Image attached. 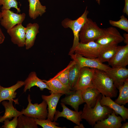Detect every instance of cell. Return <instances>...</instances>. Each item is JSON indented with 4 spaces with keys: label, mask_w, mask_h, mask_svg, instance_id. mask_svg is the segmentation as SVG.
I'll list each match as a JSON object with an SVG mask.
<instances>
[{
    "label": "cell",
    "mask_w": 128,
    "mask_h": 128,
    "mask_svg": "<svg viewBox=\"0 0 128 128\" xmlns=\"http://www.w3.org/2000/svg\"><path fill=\"white\" fill-rule=\"evenodd\" d=\"M91 87L102 95L111 98L116 97L118 91L112 79L104 71L95 69Z\"/></svg>",
    "instance_id": "1"
},
{
    "label": "cell",
    "mask_w": 128,
    "mask_h": 128,
    "mask_svg": "<svg viewBox=\"0 0 128 128\" xmlns=\"http://www.w3.org/2000/svg\"><path fill=\"white\" fill-rule=\"evenodd\" d=\"M101 97L100 94L93 107H89L85 104L82 111L81 116L82 119L85 120L92 128L97 121L106 118L113 111L107 106L101 105L100 101Z\"/></svg>",
    "instance_id": "2"
},
{
    "label": "cell",
    "mask_w": 128,
    "mask_h": 128,
    "mask_svg": "<svg viewBox=\"0 0 128 128\" xmlns=\"http://www.w3.org/2000/svg\"><path fill=\"white\" fill-rule=\"evenodd\" d=\"M105 28H100L95 22L87 18L80 32V42L85 43L95 41L105 34Z\"/></svg>",
    "instance_id": "3"
},
{
    "label": "cell",
    "mask_w": 128,
    "mask_h": 128,
    "mask_svg": "<svg viewBox=\"0 0 128 128\" xmlns=\"http://www.w3.org/2000/svg\"><path fill=\"white\" fill-rule=\"evenodd\" d=\"M89 13L87 6L82 15L76 19L73 20L68 18H66L61 22V24L64 27L70 28L72 30L73 34V43L69 52L68 55H69L74 53L75 50L80 42L79 33L82 27L87 19V16Z\"/></svg>",
    "instance_id": "4"
},
{
    "label": "cell",
    "mask_w": 128,
    "mask_h": 128,
    "mask_svg": "<svg viewBox=\"0 0 128 128\" xmlns=\"http://www.w3.org/2000/svg\"><path fill=\"white\" fill-rule=\"evenodd\" d=\"M110 46H102L94 41L85 43L79 42L74 53L87 58L95 59L98 58L102 52Z\"/></svg>",
    "instance_id": "5"
},
{
    "label": "cell",
    "mask_w": 128,
    "mask_h": 128,
    "mask_svg": "<svg viewBox=\"0 0 128 128\" xmlns=\"http://www.w3.org/2000/svg\"><path fill=\"white\" fill-rule=\"evenodd\" d=\"M28 104L26 108L23 109L22 111L23 114L34 118L44 119L47 117L48 111L47 109V103L43 100L40 104H32L31 102L30 95L29 94L27 97Z\"/></svg>",
    "instance_id": "6"
},
{
    "label": "cell",
    "mask_w": 128,
    "mask_h": 128,
    "mask_svg": "<svg viewBox=\"0 0 128 128\" xmlns=\"http://www.w3.org/2000/svg\"><path fill=\"white\" fill-rule=\"evenodd\" d=\"M124 38L115 28L110 27L105 28L104 35L95 41L103 46L118 45L123 41Z\"/></svg>",
    "instance_id": "7"
},
{
    "label": "cell",
    "mask_w": 128,
    "mask_h": 128,
    "mask_svg": "<svg viewBox=\"0 0 128 128\" xmlns=\"http://www.w3.org/2000/svg\"><path fill=\"white\" fill-rule=\"evenodd\" d=\"M71 59L81 68L88 67L94 68L105 71L110 67L101 62L98 58L91 59L84 57L77 53L69 55Z\"/></svg>",
    "instance_id": "8"
},
{
    "label": "cell",
    "mask_w": 128,
    "mask_h": 128,
    "mask_svg": "<svg viewBox=\"0 0 128 128\" xmlns=\"http://www.w3.org/2000/svg\"><path fill=\"white\" fill-rule=\"evenodd\" d=\"M1 13L0 24L7 30L18 24L22 23L26 17L24 13L18 14L9 10H2Z\"/></svg>",
    "instance_id": "9"
},
{
    "label": "cell",
    "mask_w": 128,
    "mask_h": 128,
    "mask_svg": "<svg viewBox=\"0 0 128 128\" xmlns=\"http://www.w3.org/2000/svg\"><path fill=\"white\" fill-rule=\"evenodd\" d=\"M95 69L88 67L81 68L78 80L73 90H82L91 87L92 80Z\"/></svg>",
    "instance_id": "10"
},
{
    "label": "cell",
    "mask_w": 128,
    "mask_h": 128,
    "mask_svg": "<svg viewBox=\"0 0 128 128\" xmlns=\"http://www.w3.org/2000/svg\"><path fill=\"white\" fill-rule=\"evenodd\" d=\"M118 89L128 79V69L126 67L110 68L105 71Z\"/></svg>",
    "instance_id": "11"
},
{
    "label": "cell",
    "mask_w": 128,
    "mask_h": 128,
    "mask_svg": "<svg viewBox=\"0 0 128 128\" xmlns=\"http://www.w3.org/2000/svg\"><path fill=\"white\" fill-rule=\"evenodd\" d=\"M7 32L11 37L12 42L19 47L25 46V27L22 23L18 24L7 30Z\"/></svg>",
    "instance_id": "12"
},
{
    "label": "cell",
    "mask_w": 128,
    "mask_h": 128,
    "mask_svg": "<svg viewBox=\"0 0 128 128\" xmlns=\"http://www.w3.org/2000/svg\"><path fill=\"white\" fill-rule=\"evenodd\" d=\"M108 62L112 68L126 67L128 64V45L120 46L114 56Z\"/></svg>",
    "instance_id": "13"
},
{
    "label": "cell",
    "mask_w": 128,
    "mask_h": 128,
    "mask_svg": "<svg viewBox=\"0 0 128 128\" xmlns=\"http://www.w3.org/2000/svg\"><path fill=\"white\" fill-rule=\"evenodd\" d=\"M24 81H18L14 85L11 87H5L0 85V104L2 101L6 100L12 101L15 104H18V99H14L16 96V91L24 86Z\"/></svg>",
    "instance_id": "14"
},
{
    "label": "cell",
    "mask_w": 128,
    "mask_h": 128,
    "mask_svg": "<svg viewBox=\"0 0 128 128\" xmlns=\"http://www.w3.org/2000/svg\"><path fill=\"white\" fill-rule=\"evenodd\" d=\"M60 104L63 108L62 111L60 112L56 110L54 117V121H57L59 118L62 117L70 120L77 125H79L82 121L81 117L82 111H74L69 109L63 103L61 102Z\"/></svg>",
    "instance_id": "15"
},
{
    "label": "cell",
    "mask_w": 128,
    "mask_h": 128,
    "mask_svg": "<svg viewBox=\"0 0 128 128\" xmlns=\"http://www.w3.org/2000/svg\"><path fill=\"white\" fill-rule=\"evenodd\" d=\"M102 106H106L111 109L116 113L122 118L123 121L125 122L128 119V109L124 105H120L113 101L110 97L102 95L100 101Z\"/></svg>",
    "instance_id": "16"
},
{
    "label": "cell",
    "mask_w": 128,
    "mask_h": 128,
    "mask_svg": "<svg viewBox=\"0 0 128 128\" xmlns=\"http://www.w3.org/2000/svg\"><path fill=\"white\" fill-rule=\"evenodd\" d=\"M115 112L113 110L112 113L105 119L97 121L95 124L93 128H120L123 121L120 116L116 115Z\"/></svg>",
    "instance_id": "17"
},
{
    "label": "cell",
    "mask_w": 128,
    "mask_h": 128,
    "mask_svg": "<svg viewBox=\"0 0 128 128\" xmlns=\"http://www.w3.org/2000/svg\"><path fill=\"white\" fill-rule=\"evenodd\" d=\"M24 88L23 91L26 92L27 90L30 91L31 88L35 86H37L42 91L44 88H46L50 90V89L45 82L38 78L36 72L34 71L31 72L28 77L24 81Z\"/></svg>",
    "instance_id": "18"
},
{
    "label": "cell",
    "mask_w": 128,
    "mask_h": 128,
    "mask_svg": "<svg viewBox=\"0 0 128 128\" xmlns=\"http://www.w3.org/2000/svg\"><path fill=\"white\" fill-rule=\"evenodd\" d=\"M42 80L50 88V92L51 94L60 93L67 95L75 91H71L72 90L71 88L65 86L58 79L54 77L48 80Z\"/></svg>",
    "instance_id": "19"
},
{
    "label": "cell",
    "mask_w": 128,
    "mask_h": 128,
    "mask_svg": "<svg viewBox=\"0 0 128 128\" xmlns=\"http://www.w3.org/2000/svg\"><path fill=\"white\" fill-rule=\"evenodd\" d=\"M61 100L64 104L70 105L75 111H78L79 105L84 103L82 96V90H77L68 95Z\"/></svg>",
    "instance_id": "20"
},
{
    "label": "cell",
    "mask_w": 128,
    "mask_h": 128,
    "mask_svg": "<svg viewBox=\"0 0 128 128\" xmlns=\"http://www.w3.org/2000/svg\"><path fill=\"white\" fill-rule=\"evenodd\" d=\"M64 94L62 93H51L49 96L41 95L43 100L46 102L48 105V114L47 119L51 121L54 120V117L57 103L61 96Z\"/></svg>",
    "instance_id": "21"
},
{
    "label": "cell",
    "mask_w": 128,
    "mask_h": 128,
    "mask_svg": "<svg viewBox=\"0 0 128 128\" xmlns=\"http://www.w3.org/2000/svg\"><path fill=\"white\" fill-rule=\"evenodd\" d=\"M39 26L37 23L28 24L25 27V46L28 50L34 45L37 35L39 32Z\"/></svg>",
    "instance_id": "22"
},
{
    "label": "cell",
    "mask_w": 128,
    "mask_h": 128,
    "mask_svg": "<svg viewBox=\"0 0 128 128\" xmlns=\"http://www.w3.org/2000/svg\"><path fill=\"white\" fill-rule=\"evenodd\" d=\"M101 94L95 89L89 87L82 90V96L84 102L90 107L95 105L97 98Z\"/></svg>",
    "instance_id": "23"
},
{
    "label": "cell",
    "mask_w": 128,
    "mask_h": 128,
    "mask_svg": "<svg viewBox=\"0 0 128 128\" xmlns=\"http://www.w3.org/2000/svg\"><path fill=\"white\" fill-rule=\"evenodd\" d=\"M29 2V15L33 19L41 16L46 11V6L41 5L39 0H28Z\"/></svg>",
    "instance_id": "24"
},
{
    "label": "cell",
    "mask_w": 128,
    "mask_h": 128,
    "mask_svg": "<svg viewBox=\"0 0 128 128\" xmlns=\"http://www.w3.org/2000/svg\"><path fill=\"white\" fill-rule=\"evenodd\" d=\"M14 101L12 100L8 102L4 101H2V104L5 109V112L3 116H0L2 122L6 119H11L12 118L18 117L23 112L21 111H20L18 110L14 107L13 103Z\"/></svg>",
    "instance_id": "25"
},
{
    "label": "cell",
    "mask_w": 128,
    "mask_h": 128,
    "mask_svg": "<svg viewBox=\"0 0 128 128\" xmlns=\"http://www.w3.org/2000/svg\"><path fill=\"white\" fill-rule=\"evenodd\" d=\"M17 120V125L16 128H38L33 118L22 114L18 116Z\"/></svg>",
    "instance_id": "26"
},
{
    "label": "cell",
    "mask_w": 128,
    "mask_h": 128,
    "mask_svg": "<svg viewBox=\"0 0 128 128\" xmlns=\"http://www.w3.org/2000/svg\"><path fill=\"white\" fill-rule=\"evenodd\" d=\"M119 95L115 102L120 105H125L128 102V79L119 87Z\"/></svg>",
    "instance_id": "27"
},
{
    "label": "cell",
    "mask_w": 128,
    "mask_h": 128,
    "mask_svg": "<svg viewBox=\"0 0 128 128\" xmlns=\"http://www.w3.org/2000/svg\"><path fill=\"white\" fill-rule=\"evenodd\" d=\"M120 46L118 45L109 46L102 52L98 58L102 63L108 62L114 56Z\"/></svg>",
    "instance_id": "28"
},
{
    "label": "cell",
    "mask_w": 128,
    "mask_h": 128,
    "mask_svg": "<svg viewBox=\"0 0 128 128\" xmlns=\"http://www.w3.org/2000/svg\"><path fill=\"white\" fill-rule=\"evenodd\" d=\"M75 63L73 60L71 61L65 69L59 72L54 77L58 79L64 85L71 88L69 83V71L70 67Z\"/></svg>",
    "instance_id": "29"
},
{
    "label": "cell",
    "mask_w": 128,
    "mask_h": 128,
    "mask_svg": "<svg viewBox=\"0 0 128 128\" xmlns=\"http://www.w3.org/2000/svg\"><path fill=\"white\" fill-rule=\"evenodd\" d=\"M81 68L75 63L70 68L69 71V81L70 86L73 89L75 85L78 80Z\"/></svg>",
    "instance_id": "30"
},
{
    "label": "cell",
    "mask_w": 128,
    "mask_h": 128,
    "mask_svg": "<svg viewBox=\"0 0 128 128\" xmlns=\"http://www.w3.org/2000/svg\"><path fill=\"white\" fill-rule=\"evenodd\" d=\"M120 19L116 21L110 20V24L112 26L118 27L127 32H128V20L123 15L120 17Z\"/></svg>",
    "instance_id": "31"
},
{
    "label": "cell",
    "mask_w": 128,
    "mask_h": 128,
    "mask_svg": "<svg viewBox=\"0 0 128 128\" xmlns=\"http://www.w3.org/2000/svg\"><path fill=\"white\" fill-rule=\"evenodd\" d=\"M36 124L39 125L43 128H62L64 127H61L57 126L59 125V123L56 121H51L47 119H39L34 118Z\"/></svg>",
    "instance_id": "32"
},
{
    "label": "cell",
    "mask_w": 128,
    "mask_h": 128,
    "mask_svg": "<svg viewBox=\"0 0 128 128\" xmlns=\"http://www.w3.org/2000/svg\"><path fill=\"white\" fill-rule=\"evenodd\" d=\"M18 3L16 0H0V5H2V10H9L11 8L16 9L18 12H20L21 10L18 6Z\"/></svg>",
    "instance_id": "33"
},
{
    "label": "cell",
    "mask_w": 128,
    "mask_h": 128,
    "mask_svg": "<svg viewBox=\"0 0 128 128\" xmlns=\"http://www.w3.org/2000/svg\"><path fill=\"white\" fill-rule=\"evenodd\" d=\"M18 117H14L13 119L10 121L8 119H5L4 121V124L2 127L4 128H16L17 125Z\"/></svg>",
    "instance_id": "34"
},
{
    "label": "cell",
    "mask_w": 128,
    "mask_h": 128,
    "mask_svg": "<svg viewBox=\"0 0 128 128\" xmlns=\"http://www.w3.org/2000/svg\"><path fill=\"white\" fill-rule=\"evenodd\" d=\"M125 0V5L123 10V12L126 15H128V0Z\"/></svg>",
    "instance_id": "35"
},
{
    "label": "cell",
    "mask_w": 128,
    "mask_h": 128,
    "mask_svg": "<svg viewBox=\"0 0 128 128\" xmlns=\"http://www.w3.org/2000/svg\"><path fill=\"white\" fill-rule=\"evenodd\" d=\"M5 39V36L0 27V44L3 42Z\"/></svg>",
    "instance_id": "36"
},
{
    "label": "cell",
    "mask_w": 128,
    "mask_h": 128,
    "mask_svg": "<svg viewBox=\"0 0 128 128\" xmlns=\"http://www.w3.org/2000/svg\"><path fill=\"white\" fill-rule=\"evenodd\" d=\"M124 40L123 41L126 45H128V34L124 33L123 34Z\"/></svg>",
    "instance_id": "37"
},
{
    "label": "cell",
    "mask_w": 128,
    "mask_h": 128,
    "mask_svg": "<svg viewBox=\"0 0 128 128\" xmlns=\"http://www.w3.org/2000/svg\"><path fill=\"white\" fill-rule=\"evenodd\" d=\"M128 128V123L126 122L125 123L122 124L120 128Z\"/></svg>",
    "instance_id": "38"
},
{
    "label": "cell",
    "mask_w": 128,
    "mask_h": 128,
    "mask_svg": "<svg viewBox=\"0 0 128 128\" xmlns=\"http://www.w3.org/2000/svg\"><path fill=\"white\" fill-rule=\"evenodd\" d=\"M74 128H85V127L84 126L83 124L82 123H80L78 125H77L74 127Z\"/></svg>",
    "instance_id": "39"
},
{
    "label": "cell",
    "mask_w": 128,
    "mask_h": 128,
    "mask_svg": "<svg viewBox=\"0 0 128 128\" xmlns=\"http://www.w3.org/2000/svg\"><path fill=\"white\" fill-rule=\"evenodd\" d=\"M101 0H96V1L97 2V3L98 4L100 5V3Z\"/></svg>",
    "instance_id": "40"
},
{
    "label": "cell",
    "mask_w": 128,
    "mask_h": 128,
    "mask_svg": "<svg viewBox=\"0 0 128 128\" xmlns=\"http://www.w3.org/2000/svg\"><path fill=\"white\" fill-rule=\"evenodd\" d=\"M2 17V13L1 12H0V20L1 18Z\"/></svg>",
    "instance_id": "41"
},
{
    "label": "cell",
    "mask_w": 128,
    "mask_h": 128,
    "mask_svg": "<svg viewBox=\"0 0 128 128\" xmlns=\"http://www.w3.org/2000/svg\"><path fill=\"white\" fill-rule=\"evenodd\" d=\"M0 122H1V119H0Z\"/></svg>",
    "instance_id": "42"
}]
</instances>
